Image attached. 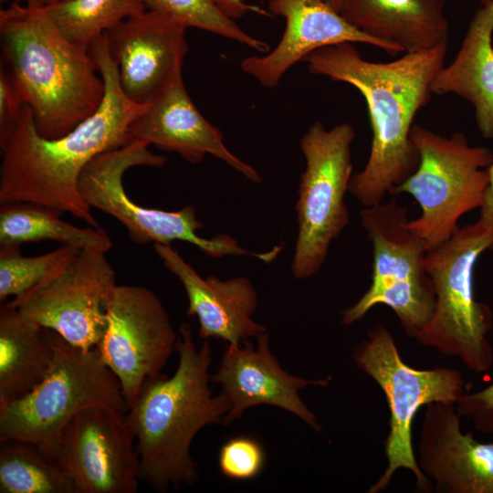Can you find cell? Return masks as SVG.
<instances>
[{
	"label": "cell",
	"mask_w": 493,
	"mask_h": 493,
	"mask_svg": "<svg viewBox=\"0 0 493 493\" xmlns=\"http://www.w3.org/2000/svg\"><path fill=\"white\" fill-rule=\"evenodd\" d=\"M105 85L99 109L68 133L42 137L24 105L7 139L0 144V205L31 203L68 213L92 227L99 225L79 190L84 167L97 155L127 144V131L144 104L130 100L104 35L89 47Z\"/></svg>",
	"instance_id": "obj_1"
},
{
	"label": "cell",
	"mask_w": 493,
	"mask_h": 493,
	"mask_svg": "<svg viewBox=\"0 0 493 493\" xmlns=\"http://www.w3.org/2000/svg\"><path fill=\"white\" fill-rule=\"evenodd\" d=\"M446 51L447 42L393 61L372 62L352 43H341L304 58L312 74L353 86L366 101L372 131L370 154L348 187L364 207L382 203L417 169L419 153L410 131L416 113L431 100V84L445 66Z\"/></svg>",
	"instance_id": "obj_2"
},
{
	"label": "cell",
	"mask_w": 493,
	"mask_h": 493,
	"mask_svg": "<svg viewBox=\"0 0 493 493\" xmlns=\"http://www.w3.org/2000/svg\"><path fill=\"white\" fill-rule=\"evenodd\" d=\"M174 373L148 378L128 408L125 420L132 431L140 458V478L157 492L193 485L199 477L191 446L197 433L224 425L226 396L210 388L212 348L195 344L189 324L179 328Z\"/></svg>",
	"instance_id": "obj_3"
},
{
	"label": "cell",
	"mask_w": 493,
	"mask_h": 493,
	"mask_svg": "<svg viewBox=\"0 0 493 493\" xmlns=\"http://www.w3.org/2000/svg\"><path fill=\"white\" fill-rule=\"evenodd\" d=\"M0 38L42 137L59 138L99 109L105 85L89 48L67 39L43 8L13 2L1 9Z\"/></svg>",
	"instance_id": "obj_4"
},
{
	"label": "cell",
	"mask_w": 493,
	"mask_h": 493,
	"mask_svg": "<svg viewBox=\"0 0 493 493\" xmlns=\"http://www.w3.org/2000/svg\"><path fill=\"white\" fill-rule=\"evenodd\" d=\"M493 249V224L479 217L459 227L449 240L427 250L424 268L431 278L436 303L427 327L415 339L420 344L453 356L477 373L490 369L493 349L490 308L476 300L474 268L479 256Z\"/></svg>",
	"instance_id": "obj_5"
},
{
	"label": "cell",
	"mask_w": 493,
	"mask_h": 493,
	"mask_svg": "<svg viewBox=\"0 0 493 493\" xmlns=\"http://www.w3.org/2000/svg\"><path fill=\"white\" fill-rule=\"evenodd\" d=\"M165 163L166 157L152 153L148 145L130 142L94 157L79 175V190L90 208L99 209L117 219L126 228L129 238L136 244L171 245L173 241H184L212 257L250 256L265 263L278 257L281 251L279 246L267 252L256 253L243 248L226 234L212 238L200 236L197 230L205 226L197 219L193 205L177 211H164L146 208L132 201L124 190L125 172L135 166L163 167Z\"/></svg>",
	"instance_id": "obj_6"
},
{
	"label": "cell",
	"mask_w": 493,
	"mask_h": 493,
	"mask_svg": "<svg viewBox=\"0 0 493 493\" xmlns=\"http://www.w3.org/2000/svg\"><path fill=\"white\" fill-rule=\"evenodd\" d=\"M410 139L419 153L418 167L391 195L409 194L418 203L421 215L408 226L430 250L451 238L462 215L480 208L493 153L470 146L460 131L444 137L414 124Z\"/></svg>",
	"instance_id": "obj_7"
},
{
	"label": "cell",
	"mask_w": 493,
	"mask_h": 493,
	"mask_svg": "<svg viewBox=\"0 0 493 493\" xmlns=\"http://www.w3.org/2000/svg\"><path fill=\"white\" fill-rule=\"evenodd\" d=\"M351 359L383 390L390 411V430L384 450L387 466L368 493L385 490L401 468L413 473L418 491H432L433 485L420 470L414 456L413 419L423 405L456 404L465 393L462 373L450 367L427 370L410 367L402 359L393 335L381 323L371 329L366 340L354 348Z\"/></svg>",
	"instance_id": "obj_8"
},
{
	"label": "cell",
	"mask_w": 493,
	"mask_h": 493,
	"mask_svg": "<svg viewBox=\"0 0 493 493\" xmlns=\"http://www.w3.org/2000/svg\"><path fill=\"white\" fill-rule=\"evenodd\" d=\"M55 355L44 380L24 397L0 406V441L22 439L44 447L80 411L103 406L126 414L118 378L100 350H84L54 331Z\"/></svg>",
	"instance_id": "obj_9"
},
{
	"label": "cell",
	"mask_w": 493,
	"mask_h": 493,
	"mask_svg": "<svg viewBox=\"0 0 493 493\" xmlns=\"http://www.w3.org/2000/svg\"><path fill=\"white\" fill-rule=\"evenodd\" d=\"M351 125L326 130L314 122L300 139L306 167L296 203L298 235L291 271L298 279L314 276L325 263L331 242L348 226L344 198L352 175Z\"/></svg>",
	"instance_id": "obj_10"
},
{
	"label": "cell",
	"mask_w": 493,
	"mask_h": 493,
	"mask_svg": "<svg viewBox=\"0 0 493 493\" xmlns=\"http://www.w3.org/2000/svg\"><path fill=\"white\" fill-rule=\"evenodd\" d=\"M106 253L80 250L57 275L8 303L26 319L84 350L98 346L117 286Z\"/></svg>",
	"instance_id": "obj_11"
},
{
	"label": "cell",
	"mask_w": 493,
	"mask_h": 493,
	"mask_svg": "<svg viewBox=\"0 0 493 493\" xmlns=\"http://www.w3.org/2000/svg\"><path fill=\"white\" fill-rule=\"evenodd\" d=\"M107 327L98 344L118 378L128 408L143 383L162 373L178 334L157 295L138 285H117L107 305Z\"/></svg>",
	"instance_id": "obj_12"
},
{
	"label": "cell",
	"mask_w": 493,
	"mask_h": 493,
	"mask_svg": "<svg viewBox=\"0 0 493 493\" xmlns=\"http://www.w3.org/2000/svg\"><path fill=\"white\" fill-rule=\"evenodd\" d=\"M125 414L86 408L41 447L60 465L78 493H136L140 458Z\"/></svg>",
	"instance_id": "obj_13"
},
{
	"label": "cell",
	"mask_w": 493,
	"mask_h": 493,
	"mask_svg": "<svg viewBox=\"0 0 493 493\" xmlns=\"http://www.w3.org/2000/svg\"><path fill=\"white\" fill-rule=\"evenodd\" d=\"M142 142L176 152L191 163L206 154L225 162L246 179L261 182L257 171L226 146L223 134L210 123L192 101L183 81L182 68L152 94L127 131V143Z\"/></svg>",
	"instance_id": "obj_14"
},
{
	"label": "cell",
	"mask_w": 493,
	"mask_h": 493,
	"mask_svg": "<svg viewBox=\"0 0 493 493\" xmlns=\"http://www.w3.org/2000/svg\"><path fill=\"white\" fill-rule=\"evenodd\" d=\"M211 382L221 387L229 402L224 425L239 419L250 407L265 404L294 414L316 432L321 430L299 391L309 385L327 386L329 381L305 379L285 371L271 352L267 330L256 337V345L248 341L237 346L226 344Z\"/></svg>",
	"instance_id": "obj_15"
},
{
	"label": "cell",
	"mask_w": 493,
	"mask_h": 493,
	"mask_svg": "<svg viewBox=\"0 0 493 493\" xmlns=\"http://www.w3.org/2000/svg\"><path fill=\"white\" fill-rule=\"evenodd\" d=\"M185 30L171 16L146 9L104 34L120 85L130 100L145 104L183 67L188 50Z\"/></svg>",
	"instance_id": "obj_16"
},
{
	"label": "cell",
	"mask_w": 493,
	"mask_h": 493,
	"mask_svg": "<svg viewBox=\"0 0 493 493\" xmlns=\"http://www.w3.org/2000/svg\"><path fill=\"white\" fill-rule=\"evenodd\" d=\"M456 404L426 405L417 464L437 493H493V444L463 433Z\"/></svg>",
	"instance_id": "obj_17"
},
{
	"label": "cell",
	"mask_w": 493,
	"mask_h": 493,
	"mask_svg": "<svg viewBox=\"0 0 493 493\" xmlns=\"http://www.w3.org/2000/svg\"><path fill=\"white\" fill-rule=\"evenodd\" d=\"M153 248L182 283L188 299L187 314L197 318L201 339L237 346L267 330L253 319L258 298L247 278H202L171 245L154 244Z\"/></svg>",
	"instance_id": "obj_18"
},
{
	"label": "cell",
	"mask_w": 493,
	"mask_h": 493,
	"mask_svg": "<svg viewBox=\"0 0 493 493\" xmlns=\"http://www.w3.org/2000/svg\"><path fill=\"white\" fill-rule=\"evenodd\" d=\"M268 10L285 18L281 39L274 49L247 57L240 65L266 88L276 87L296 63L324 47L363 43L383 49L378 40L351 25L325 0H269Z\"/></svg>",
	"instance_id": "obj_19"
},
{
	"label": "cell",
	"mask_w": 493,
	"mask_h": 493,
	"mask_svg": "<svg viewBox=\"0 0 493 493\" xmlns=\"http://www.w3.org/2000/svg\"><path fill=\"white\" fill-rule=\"evenodd\" d=\"M407 213L394 198L362 210L361 224L372 246V282L361 299L341 312L343 325L360 320L368 302L382 292L432 281L424 268L425 243L409 228Z\"/></svg>",
	"instance_id": "obj_20"
},
{
	"label": "cell",
	"mask_w": 493,
	"mask_h": 493,
	"mask_svg": "<svg viewBox=\"0 0 493 493\" xmlns=\"http://www.w3.org/2000/svg\"><path fill=\"white\" fill-rule=\"evenodd\" d=\"M446 0H343L339 13L393 55L447 42Z\"/></svg>",
	"instance_id": "obj_21"
},
{
	"label": "cell",
	"mask_w": 493,
	"mask_h": 493,
	"mask_svg": "<svg viewBox=\"0 0 493 493\" xmlns=\"http://www.w3.org/2000/svg\"><path fill=\"white\" fill-rule=\"evenodd\" d=\"M493 0L472 18L454 60L435 77L433 94L453 93L469 101L481 135L493 139Z\"/></svg>",
	"instance_id": "obj_22"
},
{
	"label": "cell",
	"mask_w": 493,
	"mask_h": 493,
	"mask_svg": "<svg viewBox=\"0 0 493 493\" xmlns=\"http://www.w3.org/2000/svg\"><path fill=\"white\" fill-rule=\"evenodd\" d=\"M54 355V331L4 303L0 308V406L34 390L47 374Z\"/></svg>",
	"instance_id": "obj_23"
},
{
	"label": "cell",
	"mask_w": 493,
	"mask_h": 493,
	"mask_svg": "<svg viewBox=\"0 0 493 493\" xmlns=\"http://www.w3.org/2000/svg\"><path fill=\"white\" fill-rule=\"evenodd\" d=\"M60 213L31 203H10L0 207V246L56 241L80 250L107 253L112 242L107 232L78 227L62 220Z\"/></svg>",
	"instance_id": "obj_24"
},
{
	"label": "cell",
	"mask_w": 493,
	"mask_h": 493,
	"mask_svg": "<svg viewBox=\"0 0 493 493\" xmlns=\"http://www.w3.org/2000/svg\"><path fill=\"white\" fill-rule=\"evenodd\" d=\"M1 493H78L60 465L37 444L0 441Z\"/></svg>",
	"instance_id": "obj_25"
},
{
	"label": "cell",
	"mask_w": 493,
	"mask_h": 493,
	"mask_svg": "<svg viewBox=\"0 0 493 493\" xmlns=\"http://www.w3.org/2000/svg\"><path fill=\"white\" fill-rule=\"evenodd\" d=\"M44 10L67 39L89 48L95 39L146 7L143 0H68Z\"/></svg>",
	"instance_id": "obj_26"
},
{
	"label": "cell",
	"mask_w": 493,
	"mask_h": 493,
	"mask_svg": "<svg viewBox=\"0 0 493 493\" xmlns=\"http://www.w3.org/2000/svg\"><path fill=\"white\" fill-rule=\"evenodd\" d=\"M80 251L62 246L36 257H24L20 246H0V300L21 296L60 272Z\"/></svg>",
	"instance_id": "obj_27"
},
{
	"label": "cell",
	"mask_w": 493,
	"mask_h": 493,
	"mask_svg": "<svg viewBox=\"0 0 493 493\" xmlns=\"http://www.w3.org/2000/svg\"><path fill=\"white\" fill-rule=\"evenodd\" d=\"M146 9L165 14L186 28L195 27L241 43L260 54L269 46L242 28L224 14L213 0H143Z\"/></svg>",
	"instance_id": "obj_28"
},
{
	"label": "cell",
	"mask_w": 493,
	"mask_h": 493,
	"mask_svg": "<svg viewBox=\"0 0 493 493\" xmlns=\"http://www.w3.org/2000/svg\"><path fill=\"white\" fill-rule=\"evenodd\" d=\"M266 454L262 445L255 438L237 435L228 438L218 454L221 473L235 480H249L263 470Z\"/></svg>",
	"instance_id": "obj_29"
},
{
	"label": "cell",
	"mask_w": 493,
	"mask_h": 493,
	"mask_svg": "<svg viewBox=\"0 0 493 493\" xmlns=\"http://www.w3.org/2000/svg\"><path fill=\"white\" fill-rule=\"evenodd\" d=\"M456 409L480 432L493 434V383L478 392L465 393L456 402Z\"/></svg>",
	"instance_id": "obj_30"
},
{
	"label": "cell",
	"mask_w": 493,
	"mask_h": 493,
	"mask_svg": "<svg viewBox=\"0 0 493 493\" xmlns=\"http://www.w3.org/2000/svg\"><path fill=\"white\" fill-rule=\"evenodd\" d=\"M24 105L25 103L11 75L6 69L1 67L0 144H2L11 133Z\"/></svg>",
	"instance_id": "obj_31"
},
{
	"label": "cell",
	"mask_w": 493,
	"mask_h": 493,
	"mask_svg": "<svg viewBox=\"0 0 493 493\" xmlns=\"http://www.w3.org/2000/svg\"><path fill=\"white\" fill-rule=\"evenodd\" d=\"M219 9L228 17L235 20L242 17L249 11L267 14L256 6L246 5L243 0H213Z\"/></svg>",
	"instance_id": "obj_32"
},
{
	"label": "cell",
	"mask_w": 493,
	"mask_h": 493,
	"mask_svg": "<svg viewBox=\"0 0 493 493\" xmlns=\"http://www.w3.org/2000/svg\"><path fill=\"white\" fill-rule=\"evenodd\" d=\"M489 184L486 189L483 203L480 206V216L493 224V163L488 168Z\"/></svg>",
	"instance_id": "obj_33"
},
{
	"label": "cell",
	"mask_w": 493,
	"mask_h": 493,
	"mask_svg": "<svg viewBox=\"0 0 493 493\" xmlns=\"http://www.w3.org/2000/svg\"><path fill=\"white\" fill-rule=\"evenodd\" d=\"M68 0H15L14 2L24 4L37 8H47L52 5L66 2Z\"/></svg>",
	"instance_id": "obj_34"
},
{
	"label": "cell",
	"mask_w": 493,
	"mask_h": 493,
	"mask_svg": "<svg viewBox=\"0 0 493 493\" xmlns=\"http://www.w3.org/2000/svg\"><path fill=\"white\" fill-rule=\"evenodd\" d=\"M333 9L339 11L343 0H325Z\"/></svg>",
	"instance_id": "obj_35"
}]
</instances>
